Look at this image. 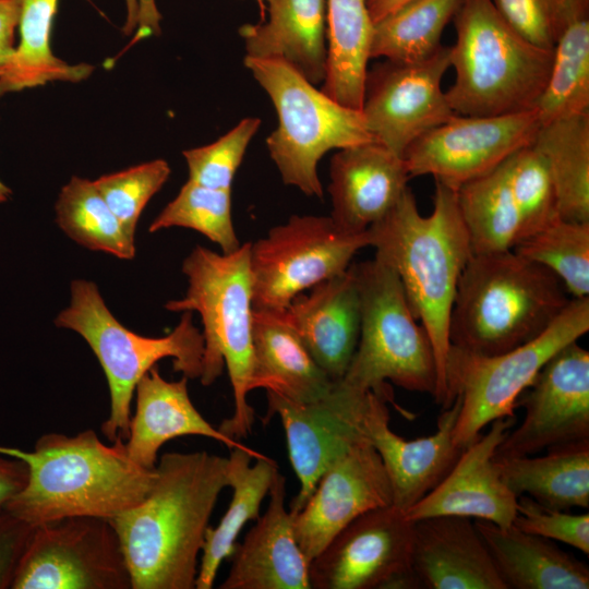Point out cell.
<instances>
[{"instance_id":"cell-1","label":"cell","mask_w":589,"mask_h":589,"mask_svg":"<svg viewBox=\"0 0 589 589\" xmlns=\"http://www.w3.org/2000/svg\"><path fill=\"white\" fill-rule=\"evenodd\" d=\"M229 460L207 452L166 453L154 483L137 505L110 518L132 589H193L199 554Z\"/></svg>"},{"instance_id":"cell-2","label":"cell","mask_w":589,"mask_h":589,"mask_svg":"<svg viewBox=\"0 0 589 589\" xmlns=\"http://www.w3.org/2000/svg\"><path fill=\"white\" fill-rule=\"evenodd\" d=\"M366 233L375 257L397 274L412 315L432 342L437 371L434 399L445 409L450 312L460 275L473 254L457 191L435 181L432 213L423 216L408 187Z\"/></svg>"},{"instance_id":"cell-3","label":"cell","mask_w":589,"mask_h":589,"mask_svg":"<svg viewBox=\"0 0 589 589\" xmlns=\"http://www.w3.org/2000/svg\"><path fill=\"white\" fill-rule=\"evenodd\" d=\"M0 455L28 468L26 485L3 510L34 527L72 516L110 519L141 503L156 477L130 459L123 440L106 445L93 430L44 434L31 452L0 445Z\"/></svg>"},{"instance_id":"cell-4","label":"cell","mask_w":589,"mask_h":589,"mask_svg":"<svg viewBox=\"0 0 589 589\" xmlns=\"http://www.w3.org/2000/svg\"><path fill=\"white\" fill-rule=\"evenodd\" d=\"M564 288L550 269L513 250L472 254L456 289L450 346L495 356L534 339L568 304Z\"/></svg>"},{"instance_id":"cell-5","label":"cell","mask_w":589,"mask_h":589,"mask_svg":"<svg viewBox=\"0 0 589 589\" xmlns=\"http://www.w3.org/2000/svg\"><path fill=\"white\" fill-rule=\"evenodd\" d=\"M250 245L231 253L195 247L182 263L188 279L183 298L168 301L171 312L196 311L202 318L204 353L201 383L213 384L227 368L235 409L219 430L237 440L252 430L254 410L248 404L253 364V281Z\"/></svg>"},{"instance_id":"cell-6","label":"cell","mask_w":589,"mask_h":589,"mask_svg":"<svg viewBox=\"0 0 589 589\" xmlns=\"http://www.w3.org/2000/svg\"><path fill=\"white\" fill-rule=\"evenodd\" d=\"M450 47L456 77L445 92L456 115L498 116L533 109L551 70L553 50L515 33L491 0H460Z\"/></svg>"},{"instance_id":"cell-7","label":"cell","mask_w":589,"mask_h":589,"mask_svg":"<svg viewBox=\"0 0 589 589\" xmlns=\"http://www.w3.org/2000/svg\"><path fill=\"white\" fill-rule=\"evenodd\" d=\"M55 324L82 336L105 372L110 413L101 432L111 443L128 438L135 387L159 360L171 358L173 370L188 378L202 375L204 338L193 324L191 311L182 312L168 335L141 336L113 316L93 281L75 279L70 304L57 315Z\"/></svg>"},{"instance_id":"cell-8","label":"cell","mask_w":589,"mask_h":589,"mask_svg":"<svg viewBox=\"0 0 589 589\" xmlns=\"http://www.w3.org/2000/svg\"><path fill=\"white\" fill-rule=\"evenodd\" d=\"M243 62L277 112L266 146L284 183L323 199L320 159L328 151L373 141L362 111L337 103L284 61L245 56Z\"/></svg>"},{"instance_id":"cell-9","label":"cell","mask_w":589,"mask_h":589,"mask_svg":"<svg viewBox=\"0 0 589 589\" xmlns=\"http://www.w3.org/2000/svg\"><path fill=\"white\" fill-rule=\"evenodd\" d=\"M360 300L361 326L351 362L341 378L361 389L392 396L393 384L434 397L437 371L432 342L412 315L395 271L374 256L351 264Z\"/></svg>"},{"instance_id":"cell-10","label":"cell","mask_w":589,"mask_h":589,"mask_svg":"<svg viewBox=\"0 0 589 589\" xmlns=\"http://www.w3.org/2000/svg\"><path fill=\"white\" fill-rule=\"evenodd\" d=\"M588 330L589 297L573 298L542 334L506 352L482 356L450 346L445 368L446 408L456 396L460 399L454 445L464 449L494 420L516 417L518 397L545 362Z\"/></svg>"},{"instance_id":"cell-11","label":"cell","mask_w":589,"mask_h":589,"mask_svg":"<svg viewBox=\"0 0 589 589\" xmlns=\"http://www.w3.org/2000/svg\"><path fill=\"white\" fill-rule=\"evenodd\" d=\"M366 231L339 229L330 216L292 215L250 245L253 309L283 311L313 286L345 273Z\"/></svg>"},{"instance_id":"cell-12","label":"cell","mask_w":589,"mask_h":589,"mask_svg":"<svg viewBox=\"0 0 589 589\" xmlns=\"http://www.w3.org/2000/svg\"><path fill=\"white\" fill-rule=\"evenodd\" d=\"M12 589H132L110 520L72 516L34 527Z\"/></svg>"},{"instance_id":"cell-13","label":"cell","mask_w":589,"mask_h":589,"mask_svg":"<svg viewBox=\"0 0 589 589\" xmlns=\"http://www.w3.org/2000/svg\"><path fill=\"white\" fill-rule=\"evenodd\" d=\"M414 521L393 504L352 520L310 562L313 589H418Z\"/></svg>"},{"instance_id":"cell-14","label":"cell","mask_w":589,"mask_h":589,"mask_svg":"<svg viewBox=\"0 0 589 589\" xmlns=\"http://www.w3.org/2000/svg\"><path fill=\"white\" fill-rule=\"evenodd\" d=\"M267 393V423L278 414L283 423L289 460L300 490L289 510L298 513L306 503L323 472L356 444L368 440L365 416L371 390L334 382L321 398L298 404Z\"/></svg>"},{"instance_id":"cell-15","label":"cell","mask_w":589,"mask_h":589,"mask_svg":"<svg viewBox=\"0 0 589 589\" xmlns=\"http://www.w3.org/2000/svg\"><path fill=\"white\" fill-rule=\"evenodd\" d=\"M537 110L498 116L454 115L405 151L410 177L430 175L457 191L529 146L540 129Z\"/></svg>"},{"instance_id":"cell-16","label":"cell","mask_w":589,"mask_h":589,"mask_svg":"<svg viewBox=\"0 0 589 589\" xmlns=\"http://www.w3.org/2000/svg\"><path fill=\"white\" fill-rule=\"evenodd\" d=\"M450 68V47L428 58L386 60L366 72L362 113L373 141L402 156L417 139L456 115L441 83Z\"/></svg>"},{"instance_id":"cell-17","label":"cell","mask_w":589,"mask_h":589,"mask_svg":"<svg viewBox=\"0 0 589 589\" xmlns=\"http://www.w3.org/2000/svg\"><path fill=\"white\" fill-rule=\"evenodd\" d=\"M522 422L512 429L495 457L534 455L589 441V352L577 340L556 351L516 402Z\"/></svg>"},{"instance_id":"cell-18","label":"cell","mask_w":589,"mask_h":589,"mask_svg":"<svg viewBox=\"0 0 589 589\" xmlns=\"http://www.w3.org/2000/svg\"><path fill=\"white\" fill-rule=\"evenodd\" d=\"M392 504V486L383 461L364 440L323 472L306 503L292 514L298 544L311 562L357 517Z\"/></svg>"},{"instance_id":"cell-19","label":"cell","mask_w":589,"mask_h":589,"mask_svg":"<svg viewBox=\"0 0 589 589\" xmlns=\"http://www.w3.org/2000/svg\"><path fill=\"white\" fill-rule=\"evenodd\" d=\"M515 422L516 417L491 422L489 431L464 448L445 478L408 508L405 516L411 521L434 516H460L510 527L517 514L518 497L501 479L494 457Z\"/></svg>"},{"instance_id":"cell-20","label":"cell","mask_w":589,"mask_h":589,"mask_svg":"<svg viewBox=\"0 0 589 589\" xmlns=\"http://www.w3.org/2000/svg\"><path fill=\"white\" fill-rule=\"evenodd\" d=\"M389 400L392 396L371 390L365 433L385 467L393 505L405 513L445 478L464 450L453 442L460 399L456 396L453 404L443 409L435 433L411 441L390 430Z\"/></svg>"},{"instance_id":"cell-21","label":"cell","mask_w":589,"mask_h":589,"mask_svg":"<svg viewBox=\"0 0 589 589\" xmlns=\"http://www.w3.org/2000/svg\"><path fill=\"white\" fill-rule=\"evenodd\" d=\"M329 178L332 219L342 231L359 235L393 208L411 177L402 156L371 141L338 149Z\"/></svg>"},{"instance_id":"cell-22","label":"cell","mask_w":589,"mask_h":589,"mask_svg":"<svg viewBox=\"0 0 589 589\" xmlns=\"http://www.w3.org/2000/svg\"><path fill=\"white\" fill-rule=\"evenodd\" d=\"M268 495L265 513L236 544L220 589H311L310 562L298 544L293 515L286 509V479L279 471Z\"/></svg>"},{"instance_id":"cell-23","label":"cell","mask_w":589,"mask_h":589,"mask_svg":"<svg viewBox=\"0 0 589 589\" xmlns=\"http://www.w3.org/2000/svg\"><path fill=\"white\" fill-rule=\"evenodd\" d=\"M284 314L327 376L337 382L347 372L361 326V300L349 268L299 293Z\"/></svg>"},{"instance_id":"cell-24","label":"cell","mask_w":589,"mask_h":589,"mask_svg":"<svg viewBox=\"0 0 589 589\" xmlns=\"http://www.w3.org/2000/svg\"><path fill=\"white\" fill-rule=\"evenodd\" d=\"M412 568L420 588L507 589L470 518L414 521Z\"/></svg>"},{"instance_id":"cell-25","label":"cell","mask_w":589,"mask_h":589,"mask_svg":"<svg viewBox=\"0 0 589 589\" xmlns=\"http://www.w3.org/2000/svg\"><path fill=\"white\" fill-rule=\"evenodd\" d=\"M188 377L167 381L154 365L135 387V412L124 441L128 456L145 469L157 465L159 448L169 440L200 435L233 447H247L214 428L194 407L188 392Z\"/></svg>"},{"instance_id":"cell-26","label":"cell","mask_w":589,"mask_h":589,"mask_svg":"<svg viewBox=\"0 0 589 589\" xmlns=\"http://www.w3.org/2000/svg\"><path fill=\"white\" fill-rule=\"evenodd\" d=\"M267 20L244 24L239 34L247 57L289 64L313 85L326 75L325 0H263Z\"/></svg>"},{"instance_id":"cell-27","label":"cell","mask_w":589,"mask_h":589,"mask_svg":"<svg viewBox=\"0 0 589 589\" xmlns=\"http://www.w3.org/2000/svg\"><path fill=\"white\" fill-rule=\"evenodd\" d=\"M250 388H265L298 404L323 397L334 382L316 363L284 311L254 310Z\"/></svg>"},{"instance_id":"cell-28","label":"cell","mask_w":589,"mask_h":589,"mask_svg":"<svg viewBox=\"0 0 589 589\" xmlns=\"http://www.w3.org/2000/svg\"><path fill=\"white\" fill-rule=\"evenodd\" d=\"M507 589H588L589 568L549 539L476 519Z\"/></svg>"},{"instance_id":"cell-29","label":"cell","mask_w":589,"mask_h":589,"mask_svg":"<svg viewBox=\"0 0 589 589\" xmlns=\"http://www.w3.org/2000/svg\"><path fill=\"white\" fill-rule=\"evenodd\" d=\"M229 484L231 501L218 526H208L195 582L196 589H211L221 562L231 556L244 525L256 520L268 494L278 465L251 447L230 448Z\"/></svg>"},{"instance_id":"cell-30","label":"cell","mask_w":589,"mask_h":589,"mask_svg":"<svg viewBox=\"0 0 589 589\" xmlns=\"http://www.w3.org/2000/svg\"><path fill=\"white\" fill-rule=\"evenodd\" d=\"M543 456L494 457L505 485L539 504L569 510L589 507V441L546 449Z\"/></svg>"},{"instance_id":"cell-31","label":"cell","mask_w":589,"mask_h":589,"mask_svg":"<svg viewBox=\"0 0 589 589\" xmlns=\"http://www.w3.org/2000/svg\"><path fill=\"white\" fill-rule=\"evenodd\" d=\"M326 75L322 91L337 103L361 110L373 34L365 0H325Z\"/></svg>"},{"instance_id":"cell-32","label":"cell","mask_w":589,"mask_h":589,"mask_svg":"<svg viewBox=\"0 0 589 589\" xmlns=\"http://www.w3.org/2000/svg\"><path fill=\"white\" fill-rule=\"evenodd\" d=\"M59 0H23L19 40L2 67L0 98L52 82L80 83L93 73L88 63L70 64L51 49V31Z\"/></svg>"},{"instance_id":"cell-33","label":"cell","mask_w":589,"mask_h":589,"mask_svg":"<svg viewBox=\"0 0 589 589\" xmlns=\"http://www.w3.org/2000/svg\"><path fill=\"white\" fill-rule=\"evenodd\" d=\"M531 145L549 168L560 217L589 221V112L540 125Z\"/></svg>"},{"instance_id":"cell-34","label":"cell","mask_w":589,"mask_h":589,"mask_svg":"<svg viewBox=\"0 0 589 589\" xmlns=\"http://www.w3.org/2000/svg\"><path fill=\"white\" fill-rule=\"evenodd\" d=\"M473 254L513 250L527 236L504 161L457 190Z\"/></svg>"},{"instance_id":"cell-35","label":"cell","mask_w":589,"mask_h":589,"mask_svg":"<svg viewBox=\"0 0 589 589\" xmlns=\"http://www.w3.org/2000/svg\"><path fill=\"white\" fill-rule=\"evenodd\" d=\"M56 223L82 247L121 260L135 255V238L130 236L91 181L72 177L62 187L56 205Z\"/></svg>"},{"instance_id":"cell-36","label":"cell","mask_w":589,"mask_h":589,"mask_svg":"<svg viewBox=\"0 0 589 589\" xmlns=\"http://www.w3.org/2000/svg\"><path fill=\"white\" fill-rule=\"evenodd\" d=\"M460 0H411L374 24L370 58L397 63L421 61L441 45Z\"/></svg>"},{"instance_id":"cell-37","label":"cell","mask_w":589,"mask_h":589,"mask_svg":"<svg viewBox=\"0 0 589 589\" xmlns=\"http://www.w3.org/2000/svg\"><path fill=\"white\" fill-rule=\"evenodd\" d=\"M540 124L589 112V19L566 26L554 50L548 81L534 107Z\"/></svg>"},{"instance_id":"cell-38","label":"cell","mask_w":589,"mask_h":589,"mask_svg":"<svg viewBox=\"0 0 589 589\" xmlns=\"http://www.w3.org/2000/svg\"><path fill=\"white\" fill-rule=\"evenodd\" d=\"M513 251L550 269L574 298L589 297V221L558 217Z\"/></svg>"},{"instance_id":"cell-39","label":"cell","mask_w":589,"mask_h":589,"mask_svg":"<svg viewBox=\"0 0 589 589\" xmlns=\"http://www.w3.org/2000/svg\"><path fill=\"white\" fill-rule=\"evenodd\" d=\"M171 227L195 230L223 253L240 248L231 216V191L207 188L188 180L149 225L151 233Z\"/></svg>"},{"instance_id":"cell-40","label":"cell","mask_w":589,"mask_h":589,"mask_svg":"<svg viewBox=\"0 0 589 589\" xmlns=\"http://www.w3.org/2000/svg\"><path fill=\"white\" fill-rule=\"evenodd\" d=\"M504 166L524 218L526 238L560 217L549 168L532 145L513 153Z\"/></svg>"},{"instance_id":"cell-41","label":"cell","mask_w":589,"mask_h":589,"mask_svg":"<svg viewBox=\"0 0 589 589\" xmlns=\"http://www.w3.org/2000/svg\"><path fill=\"white\" fill-rule=\"evenodd\" d=\"M170 172L165 159H154L104 175L94 180V184L127 232L135 238L143 209L166 183Z\"/></svg>"},{"instance_id":"cell-42","label":"cell","mask_w":589,"mask_h":589,"mask_svg":"<svg viewBox=\"0 0 589 589\" xmlns=\"http://www.w3.org/2000/svg\"><path fill=\"white\" fill-rule=\"evenodd\" d=\"M261 119H242L217 141L182 152L190 181L217 190H230L249 143L256 134Z\"/></svg>"},{"instance_id":"cell-43","label":"cell","mask_w":589,"mask_h":589,"mask_svg":"<svg viewBox=\"0 0 589 589\" xmlns=\"http://www.w3.org/2000/svg\"><path fill=\"white\" fill-rule=\"evenodd\" d=\"M512 526L527 533L563 542L589 554L588 513L572 514L543 506L528 495H520Z\"/></svg>"},{"instance_id":"cell-44","label":"cell","mask_w":589,"mask_h":589,"mask_svg":"<svg viewBox=\"0 0 589 589\" xmlns=\"http://www.w3.org/2000/svg\"><path fill=\"white\" fill-rule=\"evenodd\" d=\"M505 23L531 45L553 50L560 31L544 0H491Z\"/></svg>"},{"instance_id":"cell-45","label":"cell","mask_w":589,"mask_h":589,"mask_svg":"<svg viewBox=\"0 0 589 589\" xmlns=\"http://www.w3.org/2000/svg\"><path fill=\"white\" fill-rule=\"evenodd\" d=\"M34 526L0 510V589L11 588Z\"/></svg>"},{"instance_id":"cell-46","label":"cell","mask_w":589,"mask_h":589,"mask_svg":"<svg viewBox=\"0 0 589 589\" xmlns=\"http://www.w3.org/2000/svg\"><path fill=\"white\" fill-rule=\"evenodd\" d=\"M23 0H0V68L13 55Z\"/></svg>"},{"instance_id":"cell-47","label":"cell","mask_w":589,"mask_h":589,"mask_svg":"<svg viewBox=\"0 0 589 589\" xmlns=\"http://www.w3.org/2000/svg\"><path fill=\"white\" fill-rule=\"evenodd\" d=\"M27 480L28 468L24 460L0 455V510L24 489Z\"/></svg>"},{"instance_id":"cell-48","label":"cell","mask_w":589,"mask_h":589,"mask_svg":"<svg viewBox=\"0 0 589 589\" xmlns=\"http://www.w3.org/2000/svg\"><path fill=\"white\" fill-rule=\"evenodd\" d=\"M260 7L261 21L265 20V4L263 0H254ZM161 15L157 9L155 0H140L137 23L134 41L147 38L160 33Z\"/></svg>"},{"instance_id":"cell-49","label":"cell","mask_w":589,"mask_h":589,"mask_svg":"<svg viewBox=\"0 0 589 589\" xmlns=\"http://www.w3.org/2000/svg\"><path fill=\"white\" fill-rule=\"evenodd\" d=\"M560 34L574 21L588 16L589 0H544Z\"/></svg>"},{"instance_id":"cell-50","label":"cell","mask_w":589,"mask_h":589,"mask_svg":"<svg viewBox=\"0 0 589 589\" xmlns=\"http://www.w3.org/2000/svg\"><path fill=\"white\" fill-rule=\"evenodd\" d=\"M411 0H365L373 24L389 15Z\"/></svg>"},{"instance_id":"cell-51","label":"cell","mask_w":589,"mask_h":589,"mask_svg":"<svg viewBox=\"0 0 589 589\" xmlns=\"http://www.w3.org/2000/svg\"><path fill=\"white\" fill-rule=\"evenodd\" d=\"M124 3L127 14L122 31L124 35H131L136 28L140 0H124Z\"/></svg>"},{"instance_id":"cell-52","label":"cell","mask_w":589,"mask_h":589,"mask_svg":"<svg viewBox=\"0 0 589 589\" xmlns=\"http://www.w3.org/2000/svg\"><path fill=\"white\" fill-rule=\"evenodd\" d=\"M12 195V190L0 179V204L7 202Z\"/></svg>"},{"instance_id":"cell-53","label":"cell","mask_w":589,"mask_h":589,"mask_svg":"<svg viewBox=\"0 0 589 589\" xmlns=\"http://www.w3.org/2000/svg\"><path fill=\"white\" fill-rule=\"evenodd\" d=\"M1 72H2V69L0 68V74H1Z\"/></svg>"}]
</instances>
